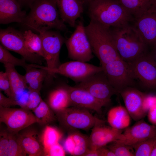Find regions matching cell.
I'll use <instances>...</instances> for the list:
<instances>
[{
    "label": "cell",
    "mask_w": 156,
    "mask_h": 156,
    "mask_svg": "<svg viewBox=\"0 0 156 156\" xmlns=\"http://www.w3.org/2000/svg\"><path fill=\"white\" fill-rule=\"evenodd\" d=\"M30 8L23 24L29 29L39 34L52 29H67L60 18L54 0H36Z\"/></svg>",
    "instance_id": "1"
},
{
    "label": "cell",
    "mask_w": 156,
    "mask_h": 156,
    "mask_svg": "<svg viewBox=\"0 0 156 156\" xmlns=\"http://www.w3.org/2000/svg\"><path fill=\"white\" fill-rule=\"evenodd\" d=\"M109 29L120 57L126 62H133L148 51V47L134 25L129 24Z\"/></svg>",
    "instance_id": "2"
},
{
    "label": "cell",
    "mask_w": 156,
    "mask_h": 156,
    "mask_svg": "<svg viewBox=\"0 0 156 156\" xmlns=\"http://www.w3.org/2000/svg\"><path fill=\"white\" fill-rule=\"evenodd\" d=\"M87 5L90 21L108 28L129 24L135 20L117 0H93Z\"/></svg>",
    "instance_id": "3"
},
{
    "label": "cell",
    "mask_w": 156,
    "mask_h": 156,
    "mask_svg": "<svg viewBox=\"0 0 156 156\" xmlns=\"http://www.w3.org/2000/svg\"><path fill=\"white\" fill-rule=\"evenodd\" d=\"M85 28L93 53L101 66L120 57L109 28L91 21Z\"/></svg>",
    "instance_id": "4"
},
{
    "label": "cell",
    "mask_w": 156,
    "mask_h": 156,
    "mask_svg": "<svg viewBox=\"0 0 156 156\" xmlns=\"http://www.w3.org/2000/svg\"><path fill=\"white\" fill-rule=\"evenodd\" d=\"M89 110L72 106L54 112L60 126L68 132L78 129L87 131L96 126L104 125V120L94 116Z\"/></svg>",
    "instance_id": "5"
},
{
    "label": "cell",
    "mask_w": 156,
    "mask_h": 156,
    "mask_svg": "<svg viewBox=\"0 0 156 156\" xmlns=\"http://www.w3.org/2000/svg\"><path fill=\"white\" fill-rule=\"evenodd\" d=\"M65 43L69 57L74 60L87 62L93 58L91 45L82 21L79 22L74 32Z\"/></svg>",
    "instance_id": "6"
},
{
    "label": "cell",
    "mask_w": 156,
    "mask_h": 156,
    "mask_svg": "<svg viewBox=\"0 0 156 156\" xmlns=\"http://www.w3.org/2000/svg\"><path fill=\"white\" fill-rule=\"evenodd\" d=\"M75 86L87 91L104 106L110 102L113 95L118 93L109 83L103 70L78 83Z\"/></svg>",
    "instance_id": "7"
},
{
    "label": "cell",
    "mask_w": 156,
    "mask_h": 156,
    "mask_svg": "<svg viewBox=\"0 0 156 156\" xmlns=\"http://www.w3.org/2000/svg\"><path fill=\"white\" fill-rule=\"evenodd\" d=\"M127 63L134 79H138L148 89H156V63L149 52Z\"/></svg>",
    "instance_id": "8"
},
{
    "label": "cell",
    "mask_w": 156,
    "mask_h": 156,
    "mask_svg": "<svg viewBox=\"0 0 156 156\" xmlns=\"http://www.w3.org/2000/svg\"><path fill=\"white\" fill-rule=\"evenodd\" d=\"M0 41L4 47L21 55L26 61L37 64H42L41 57L31 53L27 49L23 32L11 27L1 29Z\"/></svg>",
    "instance_id": "9"
},
{
    "label": "cell",
    "mask_w": 156,
    "mask_h": 156,
    "mask_svg": "<svg viewBox=\"0 0 156 156\" xmlns=\"http://www.w3.org/2000/svg\"><path fill=\"white\" fill-rule=\"evenodd\" d=\"M102 70L101 66H96L86 62L73 60L61 64L57 68L47 71V78L50 79L54 76L55 74H58L79 83Z\"/></svg>",
    "instance_id": "10"
},
{
    "label": "cell",
    "mask_w": 156,
    "mask_h": 156,
    "mask_svg": "<svg viewBox=\"0 0 156 156\" xmlns=\"http://www.w3.org/2000/svg\"><path fill=\"white\" fill-rule=\"evenodd\" d=\"M0 122L5 124L9 131L18 133L37 122V120L30 110L21 107L15 108L0 106Z\"/></svg>",
    "instance_id": "11"
},
{
    "label": "cell",
    "mask_w": 156,
    "mask_h": 156,
    "mask_svg": "<svg viewBox=\"0 0 156 156\" xmlns=\"http://www.w3.org/2000/svg\"><path fill=\"white\" fill-rule=\"evenodd\" d=\"M109 83L118 92L134 84L128 64L120 57L101 66Z\"/></svg>",
    "instance_id": "12"
},
{
    "label": "cell",
    "mask_w": 156,
    "mask_h": 156,
    "mask_svg": "<svg viewBox=\"0 0 156 156\" xmlns=\"http://www.w3.org/2000/svg\"><path fill=\"white\" fill-rule=\"evenodd\" d=\"M39 34L42 40L43 58L46 62L47 66H40L47 71L55 69L61 64L60 53L66 40L56 31L49 30Z\"/></svg>",
    "instance_id": "13"
},
{
    "label": "cell",
    "mask_w": 156,
    "mask_h": 156,
    "mask_svg": "<svg viewBox=\"0 0 156 156\" xmlns=\"http://www.w3.org/2000/svg\"><path fill=\"white\" fill-rule=\"evenodd\" d=\"M134 22L144 43L148 47H152L156 43V8L151 6Z\"/></svg>",
    "instance_id": "14"
},
{
    "label": "cell",
    "mask_w": 156,
    "mask_h": 156,
    "mask_svg": "<svg viewBox=\"0 0 156 156\" xmlns=\"http://www.w3.org/2000/svg\"><path fill=\"white\" fill-rule=\"evenodd\" d=\"M119 142L133 147L144 140L156 137V126L143 120L125 129Z\"/></svg>",
    "instance_id": "15"
},
{
    "label": "cell",
    "mask_w": 156,
    "mask_h": 156,
    "mask_svg": "<svg viewBox=\"0 0 156 156\" xmlns=\"http://www.w3.org/2000/svg\"><path fill=\"white\" fill-rule=\"evenodd\" d=\"M92 129L88 137L90 149H97L122 138V130L104 126L103 125L96 126Z\"/></svg>",
    "instance_id": "16"
},
{
    "label": "cell",
    "mask_w": 156,
    "mask_h": 156,
    "mask_svg": "<svg viewBox=\"0 0 156 156\" xmlns=\"http://www.w3.org/2000/svg\"><path fill=\"white\" fill-rule=\"evenodd\" d=\"M68 92L71 106L94 111L101 114L103 104L86 90L75 86H65Z\"/></svg>",
    "instance_id": "17"
},
{
    "label": "cell",
    "mask_w": 156,
    "mask_h": 156,
    "mask_svg": "<svg viewBox=\"0 0 156 156\" xmlns=\"http://www.w3.org/2000/svg\"><path fill=\"white\" fill-rule=\"evenodd\" d=\"M119 93L126 108L133 120H139L144 117L146 114L144 111L142 104L145 94L131 86L124 89Z\"/></svg>",
    "instance_id": "18"
},
{
    "label": "cell",
    "mask_w": 156,
    "mask_h": 156,
    "mask_svg": "<svg viewBox=\"0 0 156 156\" xmlns=\"http://www.w3.org/2000/svg\"><path fill=\"white\" fill-rule=\"evenodd\" d=\"M60 18L65 23L75 27L77 20L84 10V3L82 0H54Z\"/></svg>",
    "instance_id": "19"
},
{
    "label": "cell",
    "mask_w": 156,
    "mask_h": 156,
    "mask_svg": "<svg viewBox=\"0 0 156 156\" xmlns=\"http://www.w3.org/2000/svg\"><path fill=\"white\" fill-rule=\"evenodd\" d=\"M18 0H5L0 3V23L12 22L23 24L27 16Z\"/></svg>",
    "instance_id": "20"
},
{
    "label": "cell",
    "mask_w": 156,
    "mask_h": 156,
    "mask_svg": "<svg viewBox=\"0 0 156 156\" xmlns=\"http://www.w3.org/2000/svg\"><path fill=\"white\" fill-rule=\"evenodd\" d=\"M88 137L78 130L70 131L64 142V147L72 155L84 156L89 149Z\"/></svg>",
    "instance_id": "21"
},
{
    "label": "cell",
    "mask_w": 156,
    "mask_h": 156,
    "mask_svg": "<svg viewBox=\"0 0 156 156\" xmlns=\"http://www.w3.org/2000/svg\"><path fill=\"white\" fill-rule=\"evenodd\" d=\"M37 134L35 130L29 129L20 133H18L20 143L29 156H44L43 146L41 142L38 140Z\"/></svg>",
    "instance_id": "22"
},
{
    "label": "cell",
    "mask_w": 156,
    "mask_h": 156,
    "mask_svg": "<svg viewBox=\"0 0 156 156\" xmlns=\"http://www.w3.org/2000/svg\"><path fill=\"white\" fill-rule=\"evenodd\" d=\"M31 67L26 70L24 77L29 91H35L40 92L43 82L47 77L48 72L37 64H31Z\"/></svg>",
    "instance_id": "23"
},
{
    "label": "cell",
    "mask_w": 156,
    "mask_h": 156,
    "mask_svg": "<svg viewBox=\"0 0 156 156\" xmlns=\"http://www.w3.org/2000/svg\"><path fill=\"white\" fill-rule=\"evenodd\" d=\"M130 117L126 108L119 105L109 110L107 114V120L111 127L122 130L128 127Z\"/></svg>",
    "instance_id": "24"
},
{
    "label": "cell",
    "mask_w": 156,
    "mask_h": 156,
    "mask_svg": "<svg viewBox=\"0 0 156 156\" xmlns=\"http://www.w3.org/2000/svg\"><path fill=\"white\" fill-rule=\"evenodd\" d=\"M10 83L13 98L16 100L27 87L24 76L19 74L13 65L6 64H4Z\"/></svg>",
    "instance_id": "25"
},
{
    "label": "cell",
    "mask_w": 156,
    "mask_h": 156,
    "mask_svg": "<svg viewBox=\"0 0 156 156\" xmlns=\"http://www.w3.org/2000/svg\"><path fill=\"white\" fill-rule=\"evenodd\" d=\"M48 103L54 112L71 106L69 95L65 86L58 88L51 92L48 97Z\"/></svg>",
    "instance_id": "26"
},
{
    "label": "cell",
    "mask_w": 156,
    "mask_h": 156,
    "mask_svg": "<svg viewBox=\"0 0 156 156\" xmlns=\"http://www.w3.org/2000/svg\"><path fill=\"white\" fill-rule=\"evenodd\" d=\"M134 18L140 17L151 7L150 0H117Z\"/></svg>",
    "instance_id": "27"
},
{
    "label": "cell",
    "mask_w": 156,
    "mask_h": 156,
    "mask_svg": "<svg viewBox=\"0 0 156 156\" xmlns=\"http://www.w3.org/2000/svg\"><path fill=\"white\" fill-rule=\"evenodd\" d=\"M23 33L25 43L28 50L43 58L42 40L40 34L34 33L29 29Z\"/></svg>",
    "instance_id": "28"
},
{
    "label": "cell",
    "mask_w": 156,
    "mask_h": 156,
    "mask_svg": "<svg viewBox=\"0 0 156 156\" xmlns=\"http://www.w3.org/2000/svg\"><path fill=\"white\" fill-rule=\"evenodd\" d=\"M37 120L40 125H48L56 119L54 111L48 104L42 100L39 105L32 110Z\"/></svg>",
    "instance_id": "29"
},
{
    "label": "cell",
    "mask_w": 156,
    "mask_h": 156,
    "mask_svg": "<svg viewBox=\"0 0 156 156\" xmlns=\"http://www.w3.org/2000/svg\"><path fill=\"white\" fill-rule=\"evenodd\" d=\"M62 136V133L57 129L46 125L42 132L40 141L44 149L58 143Z\"/></svg>",
    "instance_id": "30"
},
{
    "label": "cell",
    "mask_w": 156,
    "mask_h": 156,
    "mask_svg": "<svg viewBox=\"0 0 156 156\" xmlns=\"http://www.w3.org/2000/svg\"><path fill=\"white\" fill-rule=\"evenodd\" d=\"M26 60L23 58L20 59L12 55L8 49L2 45H0V62L4 64H12L15 66H19L23 67L25 70L31 67V64L27 63Z\"/></svg>",
    "instance_id": "31"
},
{
    "label": "cell",
    "mask_w": 156,
    "mask_h": 156,
    "mask_svg": "<svg viewBox=\"0 0 156 156\" xmlns=\"http://www.w3.org/2000/svg\"><path fill=\"white\" fill-rule=\"evenodd\" d=\"M18 133L8 131L9 142L8 156H25L27 154L20 143Z\"/></svg>",
    "instance_id": "32"
},
{
    "label": "cell",
    "mask_w": 156,
    "mask_h": 156,
    "mask_svg": "<svg viewBox=\"0 0 156 156\" xmlns=\"http://www.w3.org/2000/svg\"><path fill=\"white\" fill-rule=\"evenodd\" d=\"M156 141V137L141 142L134 146L135 156H150Z\"/></svg>",
    "instance_id": "33"
},
{
    "label": "cell",
    "mask_w": 156,
    "mask_h": 156,
    "mask_svg": "<svg viewBox=\"0 0 156 156\" xmlns=\"http://www.w3.org/2000/svg\"><path fill=\"white\" fill-rule=\"evenodd\" d=\"M107 147L112 151L115 156H133L134 151L130 146L116 141L110 143Z\"/></svg>",
    "instance_id": "34"
},
{
    "label": "cell",
    "mask_w": 156,
    "mask_h": 156,
    "mask_svg": "<svg viewBox=\"0 0 156 156\" xmlns=\"http://www.w3.org/2000/svg\"><path fill=\"white\" fill-rule=\"evenodd\" d=\"M0 90L3 91L8 97L13 99L9 80L6 72H0Z\"/></svg>",
    "instance_id": "35"
},
{
    "label": "cell",
    "mask_w": 156,
    "mask_h": 156,
    "mask_svg": "<svg viewBox=\"0 0 156 156\" xmlns=\"http://www.w3.org/2000/svg\"><path fill=\"white\" fill-rule=\"evenodd\" d=\"M42 100L40 92L35 91H29L25 109L32 110L39 105Z\"/></svg>",
    "instance_id": "36"
},
{
    "label": "cell",
    "mask_w": 156,
    "mask_h": 156,
    "mask_svg": "<svg viewBox=\"0 0 156 156\" xmlns=\"http://www.w3.org/2000/svg\"><path fill=\"white\" fill-rule=\"evenodd\" d=\"M44 149V156H64L66 155L65 150L64 147L59 142Z\"/></svg>",
    "instance_id": "37"
},
{
    "label": "cell",
    "mask_w": 156,
    "mask_h": 156,
    "mask_svg": "<svg viewBox=\"0 0 156 156\" xmlns=\"http://www.w3.org/2000/svg\"><path fill=\"white\" fill-rule=\"evenodd\" d=\"M8 131L1 130L0 133V156H8L9 145Z\"/></svg>",
    "instance_id": "38"
},
{
    "label": "cell",
    "mask_w": 156,
    "mask_h": 156,
    "mask_svg": "<svg viewBox=\"0 0 156 156\" xmlns=\"http://www.w3.org/2000/svg\"><path fill=\"white\" fill-rule=\"evenodd\" d=\"M156 105V95L145 94L144 98L142 107L144 111L146 114L148 110Z\"/></svg>",
    "instance_id": "39"
},
{
    "label": "cell",
    "mask_w": 156,
    "mask_h": 156,
    "mask_svg": "<svg viewBox=\"0 0 156 156\" xmlns=\"http://www.w3.org/2000/svg\"><path fill=\"white\" fill-rule=\"evenodd\" d=\"M18 105L17 101L9 97H7L0 91V106L4 107H10L15 105Z\"/></svg>",
    "instance_id": "40"
},
{
    "label": "cell",
    "mask_w": 156,
    "mask_h": 156,
    "mask_svg": "<svg viewBox=\"0 0 156 156\" xmlns=\"http://www.w3.org/2000/svg\"><path fill=\"white\" fill-rule=\"evenodd\" d=\"M147 113L149 121L154 125H156V105L151 107Z\"/></svg>",
    "instance_id": "41"
},
{
    "label": "cell",
    "mask_w": 156,
    "mask_h": 156,
    "mask_svg": "<svg viewBox=\"0 0 156 156\" xmlns=\"http://www.w3.org/2000/svg\"><path fill=\"white\" fill-rule=\"evenodd\" d=\"M99 156H115L114 153L106 146L98 149Z\"/></svg>",
    "instance_id": "42"
},
{
    "label": "cell",
    "mask_w": 156,
    "mask_h": 156,
    "mask_svg": "<svg viewBox=\"0 0 156 156\" xmlns=\"http://www.w3.org/2000/svg\"><path fill=\"white\" fill-rule=\"evenodd\" d=\"M36 0H18L21 5L26 6L30 8L32 4Z\"/></svg>",
    "instance_id": "43"
},
{
    "label": "cell",
    "mask_w": 156,
    "mask_h": 156,
    "mask_svg": "<svg viewBox=\"0 0 156 156\" xmlns=\"http://www.w3.org/2000/svg\"><path fill=\"white\" fill-rule=\"evenodd\" d=\"M151 47V50L149 52L152 57L156 63V43Z\"/></svg>",
    "instance_id": "44"
},
{
    "label": "cell",
    "mask_w": 156,
    "mask_h": 156,
    "mask_svg": "<svg viewBox=\"0 0 156 156\" xmlns=\"http://www.w3.org/2000/svg\"><path fill=\"white\" fill-rule=\"evenodd\" d=\"M150 156H156V141L151 154Z\"/></svg>",
    "instance_id": "45"
},
{
    "label": "cell",
    "mask_w": 156,
    "mask_h": 156,
    "mask_svg": "<svg viewBox=\"0 0 156 156\" xmlns=\"http://www.w3.org/2000/svg\"><path fill=\"white\" fill-rule=\"evenodd\" d=\"M151 6L156 8V0H150Z\"/></svg>",
    "instance_id": "46"
},
{
    "label": "cell",
    "mask_w": 156,
    "mask_h": 156,
    "mask_svg": "<svg viewBox=\"0 0 156 156\" xmlns=\"http://www.w3.org/2000/svg\"><path fill=\"white\" fill-rule=\"evenodd\" d=\"M84 3L85 5L89 3L93 0H82Z\"/></svg>",
    "instance_id": "47"
},
{
    "label": "cell",
    "mask_w": 156,
    "mask_h": 156,
    "mask_svg": "<svg viewBox=\"0 0 156 156\" xmlns=\"http://www.w3.org/2000/svg\"><path fill=\"white\" fill-rule=\"evenodd\" d=\"M5 0H0V3L3 2Z\"/></svg>",
    "instance_id": "48"
}]
</instances>
